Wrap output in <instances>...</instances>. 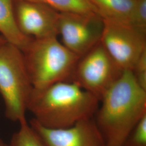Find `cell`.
Masks as SVG:
<instances>
[{"mask_svg": "<svg viewBox=\"0 0 146 146\" xmlns=\"http://www.w3.org/2000/svg\"><path fill=\"white\" fill-rule=\"evenodd\" d=\"M100 104L94 120L106 145L121 146L146 115V90L137 83L131 71L124 70Z\"/></svg>", "mask_w": 146, "mask_h": 146, "instance_id": "cell-1", "label": "cell"}, {"mask_svg": "<svg viewBox=\"0 0 146 146\" xmlns=\"http://www.w3.org/2000/svg\"><path fill=\"white\" fill-rule=\"evenodd\" d=\"M100 101L72 81L33 89L27 110L40 125L48 128H65L94 117Z\"/></svg>", "mask_w": 146, "mask_h": 146, "instance_id": "cell-2", "label": "cell"}, {"mask_svg": "<svg viewBox=\"0 0 146 146\" xmlns=\"http://www.w3.org/2000/svg\"><path fill=\"white\" fill-rule=\"evenodd\" d=\"M22 52L32 86L35 89L72 81L80 58L64 47L58 37L33 39Z\"/></svg>", "mask_w": 146, "mask_h": 146, "instance_id": "cell-3", "label": "cell"}, {"mask_svg": "<svg viewBox=\"0 0 146 146\" xmlns=\"http://www.w3.org/2000/svg\"><path fill=\"white\" fill-rule=\"evenodd\" d=\"M33 90L22 51L8 42L4 43L0 46V94L7 118L20 123L26 121Z\"/></svg>", "mask_w": 146, "mask_h": 146, "instance_id": "cell-4", "label": "cell"}, {"mask_svg": "<svg viewBox=\"0 0 146 146\" xmlns=\"http://www.w3.org/2000/svg\"><path fill=\"white\" fill-rule=\"evenodd\" d=\"M123 72L100 42L80 58L72 81L100 101Z\"/></svg>", "mask_w": 146, "mask_h": 146, "instance_id": "cell-5", "label": "cell"}, {"mask_svg": "<svg viewBox=\"0 0 146 146\" xmlns=\"http://www.w3.org/2000/svg\"><path fill=\"white\" fill-rule=\"evenodd\" d=\"M100 42L121 68L131 71L146 51V29L129 23L104 20Z\"/></svg>", "mask_w": 146, "mask_h": 146, "instance_id": "cell-6", "label": "cell"}, {"mask_svg": "<svg viewBox=\"0 0 146 146\" xmlns=\"http://www.w3.org/2000/svg\"><path fill=\"white\" fill-rule=\"evenodd\" d=\"M103 28L104 20L96 13H60V42L80 58L100 42Z\"/></svg>", "mask_w": 146, "mask_h": 146, "instance_id": "cell-7", "label": "cell"}, {"mask_svg": "<svg viewBox=\"0 0 146 146\" xmlns=\"http://www.w3.org/2000/svg\"><path fill=\"white\" fill-rule=\"evenodd\" d=\"M16 23L20 31L33 39L58 36L60 12L41 3L15 0Z\"/></svg>", "mask_w": 146, "mask_h": 146, "instance_id": "cell-8", "label": "cell"}, {"mask_svg": "<svg viewBox=\"0 0 146 146\" xmlns=\"http://www.w3.org/2000/svg\"><path fill=\"white\" fill-rule=\"evenodd\" d=\"M94 117L81 120L65 128H46L34 119L29 125L46 146H106Z\"/></svg>", "mask_w": 146, "mask_h": 146, "instance_id": "cell-9", "label": "cell"}, {"mask_svg": "<svg viewBox=\"0 0 146 146\" xmlns=\"http://www.w3.org/2000/svg\"><path fill=\"white\" fill-rule=\"evenodd\" d=\"M0 33L5 40L22 52L33 40L19 29L16 23L14 0H0Z\"/></svg>", "mask_w": 146, "mask_h": 146, "instance_id": "cell-10", "label": "cell"}, {"mask_svg": "<svg viewBox=\"0 0 146 146\" xmlns=\"http://www.w3.org/2000/svg\"><path fill=\"white\" fill-rule=\"evenodd\" d=\"M88 1L104 20L130 23L136 0Z\"/></svg>", "mask_w": 146, "mask_h": 146, "instance_id": "cell-11", "label": "cell"}, {"mask_svg": "<svg viewBox=\"0 0 146 146\" xmlns=\"http://www.w3.org/2000/svg\"><path fill=\"white\" fill-rule=\"evenodd\" d=\"M48 5L60 13H96L88 0H28Z\"/></svg>", "mask_w": 146, "mask_h": 146, "instance_id": "cell-12", "label": "cell"}, {"mask_svg": "<svg viewBox=\"0 0 146 146\" xmlns=\"http://www.w3.org/2000/svg\"><path fill=\"white\" fill-rule=\"evenodd\" d=\"M9 146H46L27 121L20 123L19 131L11 137Z\"/></svg>", "mask_w": 146, "mask_h": 146, "instance_id": "cell-13", "label": "cell"}, {"mask_svg": "<svg viewBox=\"0 0 146 146\" xmlns=\"http://www.w3.org/2000/svg\"><path fill=\"white\" fill-rule=\"evenodd\" d=\"M121 146H146V115L135 125Z\"/></svg>", "mask_w": 146, "mask_h": 146, "instance_id": "cell-14", "label": "cell"}, {"mask_svg": "<svg viewBox=\"0 0 146 146\" xmlns=\"http://www.w3.org/2000/svg\"><path fill=\"white\" fill-rule=\"evenodd\" d=\"M130 23L139 28L146 29V0H136Z\"/></svg>", "mask_w": 146, "mask_h": 146, "instance_id": "cell-15", "label": "cell"}, {"mask_svg": "<svg viewBox=\"0 0 146 146\" xmlns=\"http://www.w3.org/2000/svg\"><path fill=\"white\" fill-rule=\"evenodd\" d=\"M131 72L137 83L146 90V51L139 58Z\"/></svg>", "mask_w": 146, "mask_h": 146, "instance_id": "cell-16", "label": "cell"}, {"mask_svg": "<svg viewBox=\"0 0 146 146\" xmlns=\"http://www.w3.org/2000/svg\"><path fill=\"white\" fill-rule=\"evenodd\" d=\"M7 42L5 38L3 36H2L1 35H0V46H2V44H3L4 43H5L6 42Z\"/></svg>", "mask_w": 146, "mask_h": 146, "instance_id": "cell-17", "label": "cell"}, {"mask_svg": "<svg viewBox=\"0 0 146 146\" xmlns=\"http://www.w3.org/2000/svg\"><path fill=\"white\" fill-rule=\"evenodd\" d=\"M0 146H9V145L5 143L1 139H0Z\"/></svg>", "mask_w": 146, "mask_h": 146, "instance_id": "cell-18", "label": "cell"}, {"mask_svg": "<svg viewBox=\"0 0 146 146\" xmlns=\"http://www.w3.org/2000/svg\"><path fill=\"white\" fill-rule=\"evenodd\" d=\"M106 146H113V145H106Z\"/></svg>", "mask_w": 146, "mask_h": 146, "instance_id": "cell-19", "label": "cell"}]
</instances>
